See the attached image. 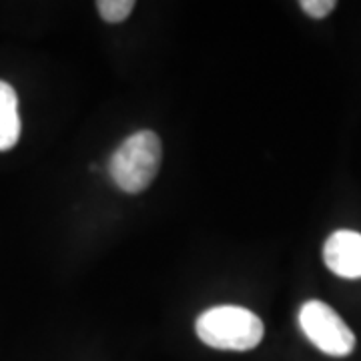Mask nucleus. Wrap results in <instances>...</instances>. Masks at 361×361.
Returning a JSON list of instances; mask_svg holds the SVG:
<instances>
[{"instance_id":"f257e3e1","label":"nucleus","mask_w":361,"mask_h":361,"mask_svg":"<svg viewBox=\"0 0 361 361\" xmlns=\"http://www.w3.org/2000/svg\"><path fill=\"white\" fill-rule=\"evenodd\" d=\"M195 331L205 345L223 351L255 349L265 336L263 322L239 305H217L203 311L195 322Z\"/></svg>"},{"instance_id":"f03ea898","label":"nucleus","mask_w":361,"mask_h":361,"mask_svg":"<svg viewBox=\"0 0 361 361\" xmlns=\"http://www.w3.org/2000/svg\"><path fill=\"white\" fill-rule=\"evenodd\" d=\"M163 145L153 130H139L116 149L109 161V173L125 193L145 191L159 173Z\"/></svg>"},{"instance_id":"7ed1b4c3","label":"nucleus","mask_w":361,"mask_h":361,"mask_svg":"<svg viewBox=\"0 0 361 361\" xmlns=\"http://www.w3.org/2000/svg\"><path fill=\"white\" fill-rule=\"evenodd\" d=\"M299 327L315 348L331 357H348L355 349V336L334 307L310 299L299 310Z\"/></svg>"},{"instance_id":"20e7f679","label":"nucleus","mask_w":361,"mask_h":361,"mask_svg":"<svg viewBox=\"0 0 361 361\" xmlns=\"http://www.w3.org/2000/svg\"><path fill=\"white\" fill-rule=\"evenodd\" d=\"M327 269L341 279H361V233L339 229L323 245Z\"/></svg>"},{"instance_id":"39448f33","label":"nucleus","mask_w":361,"mask_h":361,"mask_svg":"<svg viewBox=\"0 0 361 361\" xmlns=\"http://www.w3.org/2000/svg\"><path fill=\"white\" fill-rule=\"evenodd\" d=\"M20 139L18 97L13 85L0 80V153L11 151Z\"/></svg>"},{"instance_id":"423d86ee","label":"nucleus","mask_w":361,"mask_h":361,"mask_svg":"<svg viewBox=\"0 0 361 361\" xmlns=\"http://www.w3.org/2000/svg\"><path fill=\"white\" fill-rule=\"evenodd\" d=\"M97 8L103 20L111 25H118L129 18L135 8V2L133 0H99Z\"/></svg>"},{"instance_id":"0eeeda50","label":"nucleus","mask_w":361,"mask_h":361,"mask_svg":"<svg viewBox=\"0 0 361 361\" xmlns=\"http://www.w3.org/2000/svg\"><path fill=\"white\" fill-rule=\"evenodd\" d=\"M299 6L311 18H325V16L334 13L337 2L336 0H301Z\"/></svg>"}]
</instances>
